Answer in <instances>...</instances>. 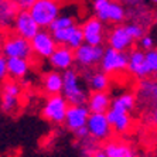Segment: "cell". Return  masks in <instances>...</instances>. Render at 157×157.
<instances>
[{
	"mask_svg": "<svg viewBox=\"0 0 157 157\" xmlns=\"http://www.w3.org/2000/svg\"><path fill=\"white\" fill-rule=\"evenodd\" d=\"M62 74L61 95L67 99L68 105H85L88 98V89L81 82L79 74L74 68L64 71Z\"/></svg>",
	"mask_w": 157,
	"mask_h": 157,
	"instance_id": "cell-1",
	"label": "cell"
},
{
	"mask_svg": "<svg viewBox=\"0 0 157 157\" xmlns=\"http://www.w3.org/2000/svg\"><path fill=\"white\" fill-rule=\"evenodd\" d=\"M59 3L58 0H36L34 4L29 9L33 20L40 29H45L59 16Z\"/></svg>",
	"mask_w": 157,
	"mask_h": 157,
	"instance_id": "cell-2",
	"label": "cell"
},
{
	"mask_svg": "<svg viewBox=\"0 0 157 157\" xmlns=\"http://www.w3.org/2000/svg\"><path fill=\"white\" fill-rule=\"evenodd\" d=\"M0 47H2V55H4L6 58L17 57V58L31 59V57H33L30 40H26V38L17 36L16 33L4 37Z\"/></svg>",
	"mask_w": 157,
	"mask_h": 157,
	"instance_id": "cell-3",
	"label": "cell"
},
{
	"mask_svg": "<svg viewBox=\"0 0 157 157\" xmlns=\"http://www.w3.org/2000/svg\"><path fill=\"white\" fill-rule=\"evenodd\" d=\"M101 68L108 75H119L122 72H126L128 68V52L117 51L113 48L108 47L103 50L102 58H101Z\"/></svg>",
	"mask_w": 157,
	"mask_h": 157,
	"instance_id": "cell-4",
	"label": "cell"
},
{
	"mask_svg": "<svg viewBox=\"0 0 157 157\" xmlns=\"http://www.w3.org/2000/svg\"><path fill=\"white\" fill-rule=\"evenodd\" d=\"M68 109V102L67 99L58 94V95H50L47 96L45 102L41 109V115L45 121L51 122V123L59 124L64 122L65 112Z\"/></svg>",
	"mask_w": 157,
	"mask_h": 157,
	"instance_id": "cell-5",
	"label": "cell"
},
{
	"mask_svg": "<svg viewBox=\"0 0 157 157\" xmlns=\"http://www.w3.org/2000/svg\"><path fill=\"white\" fill-rule=\"evenodd\" d=\"M85 128L88 132V137L95 142H106L113 135L105 113H89Z\"/></svg>",
	"mask_w": 157,
	"mask_h": 157,
	"instance_id": "cell-6",
	"label": "cell"
},
{
	"mask_svg": "<svg viewBox=\"0 0 157 157\" xmlns=\"http://www.w3.org/2000/svg\"><path fill=\"white\" fill-rule=\"evenodd\" d=\"M94 9L96 11V18L101 21L122 23L126 17L124 7L117 2L110 0H94Z\"/></svg>",
	"mask_w": 157,
	"mask_h": 157,
	"instance_id": "cell-7",
	"label": "cell"
},
{
	"mask_svg": "<svg viewBox=\"0 0 157 157\" xmlns=\"http://www.w3.org/2000/svg\"><path fill=\"white\" fill-rule=\"evenodd\" d=\"M103 54V47L102 45H89V44L84 43L81 44L78 48L74 50V59L78 65L82 68H89V67L95 65L101 61Z\"/></svg>",
	"mask_w": 157,
	"mask_h": 157,
	"instance_id": "cell-8",
	"label": "cell"
},
{
	"mask_svg": "<svg viewBox=\"0 0 157 157\" xmlns=\"http://www.w3.org/2000/svg\"><path fill=\"white\" fill-rule=\"evenodd\" d=\"M13 29H14L17 36L23 37L26 40H31L38 33L40 27L37 26V23L33 20L29 10H20L17 11V14L13 20Z\"/></svg>",
	"mask_w": 157,
	"mask_h": 157,
	"instance_id": "cell-9",
	"label": "cell"
},
{
	"mask_svg": "<svg viewBox=\"0 0 157 157\" xmlns=\"http://www.w3.org/2000/svg\"><path fill=\"white\" fill-rule=\"evenodd\" d=\"M30 45H31L33 54H37L41 58H48L57 47V43L50 31L38 30V33L30 40Z\"/></svg>",
	"mask_w": 157,
	"mask_h": 157,
	"instance_id": "cell-10",
	"label": "cell"
},
{
	"mask_svg": "<svg viewBox=\"0 0 157 157\" xmlns=\"http://www.w3.org/2000/svg\"><path fill=\"white\" fill-rule=\"evenodd\" d=\"M88 116H89V110L86 105H68L62 123H65V128L68 130L75 132L81 128H85Z\"/></svg>",
	"mask_w": 157,
	"mask_h": 157,
	"instance_id": "cell-11",
	"label": "cell"
},
{
	"mask_svg": "<svg viewBox=\"0 0 157 157\" xmlns=\"http://www.w3.org/2000/svg\"><path fill=\"white\" fill-rule=\"evenodd\" d=\"M48 59H50L51 67L55 68V71H58V72H64V71L70 70L75 64L74 50H71L67 45H57L52 54L48 57Z\"/></svg>",
	"mask_w": 157,
	"mask_h": 157,
	"instance_id": "cell-12",
	"label": "cell"
},
{
	"mask_svg": "<svg viewBox=\"0 0 157 157\" xmlns=\"http://www.w3.org/2000/svg\"><path fill=\"white\" fill-rule=\"evenodd\" d=\"M132 77H135L136 79H142V78L150 77L149 68L144 61V51L140 48L132 50L128 54V68H126Z\"/></svg>",
	"mask_w": 157,
	"mask_h": 157,
	"instance_id": "cell-13",
	"label": "cell"
},
{
	"mask_svg": "<svg viewBox=\"0 0 157 157\" xmlns=\"http://www.w3.org/2000/svg\"><path fill=\"white\" fill-rule=\"evenodd\" d=\"M84 36V43L89 45H101L103 41V24L96 17L88 18L86 21L79 27Z\"/></svg>",
	"mask_w": 157,
	"mask_h": 157,
	"instance_id": "cell-14",
	"label": "cell"
},
{
	"mask_svg": "<svg viewBox=\"0 0 157 157\" xmlns=\"http://www.w3.org/2000/svg\"><path fill=\"white\" fill-rule=\"evenodd\" d=\"M102 150L108 157H140L128 142L121 139H108L103 142Z\"/></svg>",
	"mask_w": 157,
	"mask_h": 157,
	"instance_id": "cell-15",
	"label": "cell"
},
{
	"mask_svg": "<svg viewBox=\"0 0 157 157\" xmlns=\"http://www.w3.org/2000/svg\"><path fill=\"white\" fill-rule=\"evenodd\" d=\"M106 117L109 122L110 128L113 133L117 135H126L133 128V119L130 113H124V112H116V110L109 109L106 112Z\"/></svg>",
	"mask_w": 157,
	"mask_h": 157,
	"instance_id": "cell-16",
	"label": "cell"
},
{
	"mask_svg": "<svg viewBox=\"0 0 157 157\" xmlns=\"http://www.w3.org/2000/svg\"><path fill=\"white\" fill-rule=\"evenodd\" d=\"M110 98L108 91H98V92H91L88 94L86 98V105L89 113H106L110 108Z\"/></svg>",
	"mask_w": 157,
	"mask_h": 157,
	"instance_id": "cell-17",
	"label": "cell"
},
{
	"mask_svg": "<svg viewBox=\"0 0 157 157\" xmlns=\"http://www.w3.org/2000/svg\"><path fill=\"white\" fill-rule=\"evenodd\" d=\"M108 43H109V47L113 48V50L128 51L129 48L132 47V44H133V40L126 33L124 26H116L110 31L109 37H108Z\"/></svg>",
	"mask_w": 157,
	"mask_h": 157,
	"instance_id": "cell-18",
	"label": "cell"
},
{
	"mask_svg": "<svg viewBox=\"0 0 157 157\" xmlns=\"http://www.w3.org/2000/svg\"><path fill=\"white\" fill-rule=\"evenodd\" d=\"M41 89L47 96L58 95L62 91V74L58 71L45 72L41 78Z\"/></svg>",
	"mask_w": 157,
	"mask_h": 157,
	"instance_id": "cell-19",
	"label": "cell"
},
{
	"mask_svg": "<svg viewBox=\"0 0 157 157\" xmlns=\"http://www.w3.org/2000/svg\"><path fill=\"white\" fill-rule=\"evenodd\" d=\"M6 64H7V77H10L11 79H23L30 72V59L10 57L6 58Z\"/></svg>",
	"mask_w": 157,
	"mask_h": 157,
	"instance_id": "cell-20",
	"label": "cell"
},
{
	"mask_svg": "<svg viewBox=\"0 0 157 157\" xmlns=\"http://www.w3.org/2000/svg\"><path fill=\"white\" fill-rule=\"evenodd\" d=\"M156 94H157L156 81L149 77L139 79V85H137L135 95L136 99L144 101V102H154L156 101Z\"/></svg>",
	"mask_w": 157,
	"mask_h": 157,
	"instance_id": "cell-21",
	"label": "cell"
},
{
	"mask_svg": "<svg viewBox=\"0 0 157 157\" xmlns=\"http://www.w3.org/2000/svg\"><path fill=\"white\" fill-rule=\"evenodd\" d=\"M137 105V99H136L135 94L132 92H124L121 94L119 96L112 99L109 109L116 110V112H124V113H130L132 110Z\"/></svg>",
	"mask_w": 157,
	"mask_h": 157,
	"instance_id": "cell-22",
	"label": "cell"
},
{
	"mask_svg": "<svg viewBox=\"0 0 157 157\" xmlns=\"http://www.w3.org/2000/svg\"><path fill=\"white\" fill-rule=\"evenodd\" d=\"M110 75L105 74L103 71H96L88 75V86L92 92L108 91L110 86Z\"/></svg>",
	"mask_w": 157,
	"mask_h": 157,
	"instance_id": "cell-23",
	"label": "cell"
},
{
	"mask_svg": "<svg viewBox=\"0 0 157 157\" xmlns=\"http://www.w3.org/2000/svg\"><path fill=\"white\" fill-rule=\"evenodd\" d=\"M18 11V7L14 2L11 0H3L0 3V26H9L13 23L16 14Z\"/></svg>",
	"mask_w": 157,
	"mask_h": 157,
	"instance_id": "cell-24",
	"label": "cell"
},
{
	"mask_svg": "<svg viewBox=\"0 0 157 157\" xmlns=\"http://www.w3.org/2000/svg\"><path fill=\"white\" fill-rule=\"evenodd\" d=\"M20 98L21 96H14V95H9V94H3L0 95V108L4 113L13 115L16 113L20 108Z\"/></svg>",
	"mask_w": 157,
	"mask_h": 157,
	"instance_id": "cell-25",
	"label": "cell"
},
{
	"mask_svg": "<svg viewBox=\"0 0 157 157\" xmlns=\"http://www.w3.org/2000/svg\"><path fill=\"white\" fill-rule=\"evenodd\" d=\"M75 29H77V26L74 24V26L67 27V29H61V30H57V31H52L51 36H52V38L55 40L57 45H67V43H68V40H70L71 34L74 33V30Z\"/></svg>",
	"mask_w": 157,
	"mask_h": 157,
	"instance_id": "cell-26",
	"label": "cell"
},
{
	"mask_svg": "<svg viewBox=\"0 0 157 157\" xmlns=\"http://www.w3.org/2000/svg\"><path fill=\"white\" fill-rule=\"evenodd\" d=\"M74 24H75V23H74L72 17H70V16H58V17L48 26V29H50V33H52V31H57V30L71 27V26H74Z\"/></svg>",
	"mask_w": 157,
	"mask_h": 157,
	"instance_id": "cell-27",
	"label": "cell"
},
{
	"mask_svg": "<svg viewBox=\"0 0 157 157\" xmlns=\"http://www.w3.org/2000/svg\"><path fill=\"white\" fill-rule=\"evenodd\" d=\"M144 61H146V65L149 68L150 75L156 74L157 71V52L156 50H149V51H144Z\"/></svg>",
	"mask_w": 157,
	"mask_h": 157,
	"instance_id": "cell-28",
	"label": "cell"
},
{
	"mask_svg": "<svg viewBox=\"0 0 157 157\" xmlns=\"http://www.w3.org/2000/svg\"><path fill=\"white\" fill-rule=\"evenodd\" d=\"M81 44H84V36H82V31H81L79 27L74 30V33L71 34L70 40L67 43V47H70L71 50H75L81 45Z\"/></svg>",
	"mask_w": 157,
	"mask_h": 157,
	"instance_id": "cell-29",
	"label": "cell"
},
{
	"mask_svg": "<svg viewBox=\"0 0 157 157\" xmlns=\"http://www.w3.org/2000/svg\"><path fill=\"white\" fill-rule=\"evenodd\" d=\"M124 30H126V33L129 34V37H130L133 41L139 40L142 36H144V30H143V27L139 26V24H135V23L124 26Z\"/></svg>",
	"mask_w": 157,
	"mask_h": 157,
	"instance_id": "cell-30",
	"label": "cell"
},
{
	"mask_svg": "<svg viewBox=\"0 0 157 157\" xmlns=\"http://www.w3.org/2000/svg\"><path fill=\"white\" fill-rule=\"evenodd\" d=\"M139 47L143 51H149L154 48V40L151 36H142L139 38Z\"/></svg>",
	"mask_w": 157,
	"mask_h": 157,
	"instance_id": "cell-31",
	"label": "cell"
},
{
	"mask_svg": "<svg viewBox=\"0 0 157 157\" xmlns=\"http://www.w3.org/2000/svg\"><path fill=\"white\" fill-rule=\"evenodd\" d=\"M7 78V64H6V57L0 55V81H4Z\"/></svg>",
	"mask_w": 157,
	"mask_h": 157,
	"instance_id": "cell-32",
	"label": "cell"
},
{
	"mask_svg": "<svg viewBox=\"0 0 157 157\" xmlns=\"http://www.w3.org/2000/svg\"><path fill=\"white\" fill-rule=\"evenodd\" d=\"M34 2H36V0H14L16 6H17L20 10H29L34 4Z\"/></svg>",
	"mask_w": 157,
	"mask_h": 157,
	"instance_id": "cell-33",
	"label": "cell"
},
{
	"mask_svg": "<svg viewBox=\"0 0 157 157\" xmlns=\"http://www.w3.org/2000/svg\"><path fill=\"white\" fill-rule=\"evenodd\" d=\"M74 133H75V135L79 137V139H86V137H88L86 128H81V129H78V130H75Z\"/></svg>",
	"mask_w": 157,
	"mask_h": 157,
	"instance_id": "cell-34",
	"label": "cell"
},
{
	"mask_svg": "<svg viewBox=\"0 0 157 157\" xmlns=\"http://www.w3.org/2000/svg\"><path fill=\"white\" fill-rule=\"evenodd\" d=\"M91 157H108V156H106V153L103 151L102 149H101V150H95V151L92 153Z\"/></svg>",
	"mask_w": 157,
	"mask_h": 157,
	"instance_id": "cell-35",
	"label": "cell"
},
{
	"mask_svg": "<svg viewBox=\"0 0 157 157\" xmlns=\"http://www.w3.org/2000/svg\"><path fill=\"white\" fill-rule=\"evenodd\" d=\"M129 4H133V6H136V4H139L142 0H126Z\"/></svg>",
	"mask_w": 157,
	"mask_h": 157,
	"instance_id": "cell-36",
	"label": "cell"
},
{
	"mask_svg": "<svg viewBox=\"0 0 157 157\" xmlns=\"http://www.w3.org/2000/svg\"><path fill=\"white\" fill-rule=\"evenodd\" d=\"M3 38H4V34L2 33V30H0V45H2V43H3Z\"/></svg>",
	"mask_w": 157,
	"mask_h": 157,
	"instance_id": "cell-37",
	"label": "cell"
},
{
	"mask_svg": "<svg viewBox=\"0 0 157 157\" xmlns=\"http://www.w3.org/2000/svg\"><path fill=\"white\" fill-rule=\"evenodd\" d=\"M150 2H153V3H156V2H157V0H150Z\"/></svg>",
	"mask_w": 157,
	"mask_h": 157,
	"instance_id": "cell-38",
	"label": "cell"
},
{
	"mask_svg": "<svg viewBox=\"0 0 157 157\" xmlns=\"http://www.w3.org/2000/svg\"><path fill=\"white\" fill-rule=\"evenodd\" d=\"M2 2H3V0H0V3H2Z\"/></svg>",
	"mask_w": 157,
	"mask_h": 157,
	"instance_id": "cell-39",
	"label": "cell"
}]
</instances>
